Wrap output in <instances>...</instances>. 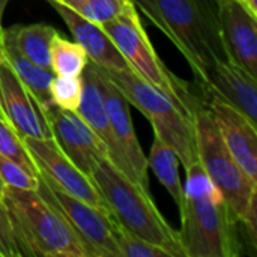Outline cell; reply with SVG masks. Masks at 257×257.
<instances>
[{
    "label": "cell",
    "mask_w": 257,
    "mask_h": 257,
    "mask_svg": "<svg viewBox=\"0 0 257 257\" xmlns=\"http://www.w3.org/2000/svg\"><path fill=\"white\" fill-rule=\"evenodd\" d=\"M113 230L122 257H170V254L164 248L149 241H145L136 236L134 233H131L130 230H126L116 218H114Z\"/></svg>",
    "instance_id": "cell-24"
},
{
    "label": "cell",
    "mask_w": 257,
    "mask_h": 257,
    "mask_svg": "<svg viewBox=\"0 0 257 257\" xmlns=\"http://www.w3.org/2000/svg\"><path fill=\"white\" fill-rule=\"evenodd\" d=\"M38 184H39V175H32L11 158L0 154V185L18 188V190L36 191Z\"/></svg>",
    "instance_id": "cell-26"
},
{
    "label": "cell",
    "mask_w": 257,
    "mask_h": 257,
    "mask_svg": "<svg viewBox=\"0 0 257 257\" xmlns=\"http://www.w3.org/2000/svg\"><path fill=\"white\" fill-rule=\"evenodd\" d=\"M227 59L257 78V17L241 0H215Z\"/></svg>",
    "instance_id": "cell-13"
},
{
    "label": "cell",
    "mask_w": 257,
    "mask_h": 257,
    "mask_svg": "<svg viewBox=\"0 0 257 257\" xmlns=\"http://www.w3.org/2000/svg\"><path fill=\"white\" fill-rule=\"evenodd\" d=\"M48 2L65 21L75 42H78L83 47L90 62L107 71L133 69L99 24L84 20L83 17L75 14L72 9H69L59 0H48Z\"/></svg>",
    "instance_id": "cell-16"
},
{
    "label": "cell",
    "mask_w": 257,
    "mask_h": 257,
    "mask_svg": "<svg viewBox=\"0 0 257 257\" xmlns=\"http://www.w3.org/2000/svg\"><path fill=\"white\" fill-rule=\"evenodd\" d=\"M98 72L102 83L110 126L117 148L116 167L130 181H133L134 184H137L139 187H142L145 191L149 193L148 157L143 154L140 143L137 140L131 114H130V102L120 93V90L113 84V81L102 72L99 66H98Z\"/></svg>",
    "instance_id": "cell-10"
},
{
    "label": "cell",
    "mask_w": 257,
    "mask_h": 257,
    "mask_svg": "<svg viewBox=\"0 0 257 257\" xmlns=\"http://www.w3.org/2000/svg\"><path fill=\"white\" fill-rule=\"evenodd\" d=\"M2 53H3V51H0V63H2ZM0 116L5 117V111H3V107H2V98H0ZM5 119H6V117H5Z\"/></svg>",
    "instance_id": "cell-31"
},
{
    "label": "cell",
    "mask_w": 257,
    "mask_h": 257,
    "mask_svg": "<svg viewBox=\"0 0 257 257\" xmlns=\"http://www.w3.org/2000/svg\"><path fill=\"white\" fill-rule=\"evenodd\" d=\"M21 257H90L80 236L38 191L0 185Z\"/></svg>",
    "instance_id": "cell-2"
},
{
    "label": "cell",
    "mask_w": 257,
    "mask_h": 257,
    "mask_svg": "<svg viewBox=\"0 0 257 257\" xmlns=\"http://www.w3.org/2000/svg\"><path fill=\"white\" fill-rule=\"evenodd\" d=\"M3 48H5V29L0 24V51H3Z\"/></svg>",
    "instance_id": "cell-29"
},
{
    "label": "cell",
    "mask_w": 257,
    "mask_h": 257,
    "mask_svg": "<svg viewBox=\"0 0 257 257\" xmlns=\"http://www.w3.org/2000/svg\"><path fill=\"white\" fill-rule=\"evenodd\" d=\"M181 244L185 257H238V220L223 197H185Z\"/></svg>",
    "instance_id": "cell-7"
},
{
    "label": "cell",
    "mask_w": 257,
    "mask_h": 257,
    "mask_svg": "<svg viewBox=\"0 0 257 257\" xmlns=\"http://www.w3.org/2000/svg\"><path fill=\"white\" fill-rule=\"evenodd\" d=\"M51 137L60 151L86 175L98 160L110 158L107 145L93 133V130L75 113L51 104L44 110Z\"/></svg>",
    "instance_id": "cell-11"
},
{
    "label": "cell",
    "mask_w": 257,
    "mask_h": 257,
    "mask_svg": "<svg viewBox=\"0 0 257 257\" xmlns=\"http://www.w3.org/2000/svg\"><path fill=\"white\" fill-rule=\"evenodd\" d=\"M0 154L11 158L32 175H39L33 158L30 157L23 139L15 128L0 116Z\"/></svg>",
    "instance_id": "cell-23"
},
{
    "label": "cell",
    "mask_w": 257,
    "mask_h": 257,
    "mask_svg": "<svg viewBox=\"0 0 257 257\" xmlns=\"http://www.w3.org/2000/svg\"><path fill=\"white\" fill-rule=\"evenodd\" d=\"M2 60L14 71L24 87L35 96L39 105L45 110L53 104L51 101V81L56 77L53 71L44 69L35 65L32 60L24 57L12 44L5 41V48L2 53Z\"/></svg>",
    "instance_id": "cell-19"
},
{
    "label": "cell",
    "mask_w": 257,
    "mask_h": 257,
    "mask_svg": "<svg viewBox=\"0 0 257 257\" xmlns=\"http://www.w3.org/2000/svg\"><path fill=\"white\" fill-rule=\"evenodd\" d=\"M0 98L6 120L21 139H53L44 108L3 60L0 63Z\"/></svg>",
    "instance_id": "cell-14"
},
{
    "label": "cell",
    "mask_w": 257,
    "mask_h": 257,
    "mask_svg": "<svg viewBox=\"0 0 257 257\" xmlns=\"http://www.w3.org/2000/svg\"><path fill=\"white\" fill-rule=\"evenodd\" d=\"M81 75V98L75 113L93 130V133L107 145L110 152V161L116 166L117 163V148L114 136L110 126L104 90L98 66L93 62H87Z\"/></svg>",
    "instance_id": "cell-17"
},
{
    "label": "cell",
    "mask_w": 257,
    "mask_h": 257,
    "mask_svg": "<svg viewBox=\"0 0 257 257\" xmlns=\"http://www.w3.org/2000/svg\"><path fill=\"white\" fill-rule=\"evenodd\" d=\"M9 0H0V24H2V17H3V12H5V8L8 5Z\"/></svg>",
    "instance_id": "cell-30"
},
{
    "label": "cell",
    "mask_w": 257,
    "mask_h": 257,
    "mask_svg": "<svg viewBox=\"0 0 257 257\" xmlns=\"http://www.w3.org/2000/svg\"><path fill=\"white\" fill-rule=\"evenodd\" d=\"M206 110L215 126L245 176L257 185V130L244 113L223 99L208 93Z\"/></svg>",
    "instance_id": "cell-12"
},
{
    "label": "cell",
    "mask_w": 257,
    "mask_h": 257,
    "mask_svg": "<svg viewBox=\"0 0 257 257\" xmlns=\"http://www.w3.org/2000/svg\"><path fill=\"white\" fill-rule=\"evenodd\" d=\"M101 27L110 36L136 74L166 93L184 110V113L193 117L194 108L202 105V102L194 98L187 81L179 80L164 66L152 42L149 41L134 5L114 20L101 24Z\"/></svg>",
    "instance_id": "cell-6"
},
{
    "label": "cell",
    "mask_w": 257,
    "mask_h": 257,
    "mask_svg": "<svg viewBox=\"0 0 257 257\" xmlns=\"http://www.w3.org/2000/svg\"><path fill=\"white\" fill-rule=\"evenodd\" d=\"M57 30L48 24H27L12 26L5 30V41L12 44L24 57L32 60L35 65L53 71L50 48L51 41Z\"/></svg>",
    "instance_id": "cell-18"
},
{
    "label": "cell",
    "mask_w": 257,
    "mask_h": 257,
    "mask_svg": "<svg viewBox=\"0 0 257 257\" xmlns=\"http://www.w3.org/2000/svg\"><path fill=\"white\" fill-rule=\"evenodd\" d=\"M71 224L90 257H122L114 238V217L48 184L39 176L36 190Z\"/></svg>",
    "instance_id": "cell-8"
},
{
    "label": "cell",
    "mask_w": 257,
    "mask_h": 257,
    "mask_svg": "<svg viewBox=\"0 0 257 257\" xmlns=\"http://www.w3.org/2000/svg\"><path fill=\"white\" fill-rule=\"evenodd\" d=\"M51 69L56 75L75 77L80 75L87 65V54L78 42L68 41L59 33L54 35L50 48Z\"/></svg>",
    "instance_id": "cell-21"
},
{
    "label": "cell",
    "mask_w": 257,
    "mask_h": 257,
    "mask_svg": "<svg viewBox=\"0 0 257 257\" xmlns=\"http://www.w3.org/2000/svg\"><path fill=\"white\" fill-rule=\"evenodd\" d=\"M148 166L155 173L158 181L166 187V190L173 197L179 211L185 202L184 185L179 178V158L178 155L158 137L154 139L151 154L148 158Z\"/></svg>",
    "instance_id": "cell-20"
},
{
    "label": "cell",
    "mask_w": 257,
    "mask_h": 257,
    "mask_svg": "<svg viewBox=\"0 0 257 257\" xmlns=\"http://www.w3.org/2000/svg\"><path fill=\"white\" fill-rule=\"evenodd\" d=\"M84 20L104 24L122 15L134 3L133 0H59Z\"/></svg>",
    "instance_id": "cell-22"
},
{
    "label": "cell",
    "mask_w": 257,
    "mask_h": 257,
    "mask_svg": "<svg viewBox=\"0 0 257 257\" xmlns=\"http://www.w3.org/2000/svg\"><path fill=\"white\" fill-rule=\"evenodd\" d=\"M102 72L113 81L126 101L146 116L152 123L155 137L178 155L185 169L199 161L193 117L184 113L166 93L143 80L133 69H102Z\"/></svg>",
    "instance_id": "cell-5"
},
{
    "label": "cell",
    "mask_w": 257,
    "mask_h": 257,
    "mask_svg": "<svg viewBox=\"0 0 257 257\" xmlns=\"http://www.w3.org/2000/svg\"><path fill=\"white\" fill-rule=\"evenodd\" d=\"M89 176L113 217L126 230L164 248L170 257H185L179 232L169 226L151 194L130 181L110 158L98 160Z\"/></svg>",
    "instance_id": "cell-3"
},
{
    "label": "cell",
    "mask_w": 257,
    "mask_h": 257,
    "mask_svg": "<svg viewBox=\"0 0 257 257\" xmlns=\"http://www.w3.org/2000/svg\"><path fill=\"white\" fill-rule=\"evenodd\" d=\"M50 93L53 104L63 110L75 111L81 98V75H56L51 81Z\"/></svg>",
    "instance_id": "cell-25"
},
{
    "label": "cell",
    "mask_w": 257,
    "mask_h": 257,
    "mask_svg": "<svg viewBox=\"0 0 257 257\" xmlns=\"http://www.w3.org/2000/svg\"><path fill=\"white\" fill-rule=\"evenodd\" d=\"M199 163L221 193L224 202L239 223L245 226L248 238L256 247L257 185L241 170L226 148L215 122L206 107L197 105L193 111Z\"/></svg>",
    "instance_id": "cell-4"
},
{
    "label": "cell",
    "mask_w": 257,
    "mask_h": 257,
    "mask_svg": "<svg viewBox=\"0 0 257 257\" xmlns=\"http://www.w3.org/2000/svg\"><path fill=\"white\" fill-rule=\"evenodd\" d=\"M206 93L233 105L257 125L256 77L230 60L217 62L202 83Z\"/></svg>",
    "instance_id": "cell-15"
},
{
    "label": "cell",
    "mask_w": 257,
    "mask_h": 257,
    "mask_svg": "<svg viewBox=\"0 0 257 257\" xmlns=\"http://www.w3.org/2000/svg\"><path fill=\"white\" fill-rule=\"evenodd\" d=\"M241 3L247 8V11L251 14V15H254L257 17V3L256 0H241Z\"/></svg>",
    "instance_id": "cell-28"
},
{
    "label": "cell",
    "mask_w": 257,
    "mask_h": 257,
    "mask_svg": "<svg viewBox=\"0 0 257 257\" xmlns=\"http://www.w3.org/2000/svg\"><path fill=\"white\" fill-rule=\"evenodd\" d=\"M184 54L200 83L220 60H229L220 35L217 5L209 0H133Z\"/></svg>",
    "instance_id": "cell-1"
},
{
    "label": "cell",
    "mask_w": 257,
    "mask_h": 257,
    "mask_svg": "<svg viewBox=\"0 0 257 257\" xmlns=\"http://www.w3.org/2000/svg\"><path fill=\"white\" fill-rule=\"evenodd\" d=\"M33 158L39 176L63 193L113 215L107 202L99 194L92 178L83 173L56 145L53 139H23Z\"/></svg>",
    "instance_id": "cell-9"
},
{
    "label": "cell",
    "mask_w": 257,
    "mask_h": 257,
    "mask_svg": "<svg viewBox=\"0 0 257 257\" xmlns=\"http://www.w3.org/2000/svg\"><path fill=\"white\" fill-rule=\"evenodd\" d=\"M0 257H21L2 191H0Z\"/></svg>",
    "instance_id": "cell-27"
}]
</instances>
